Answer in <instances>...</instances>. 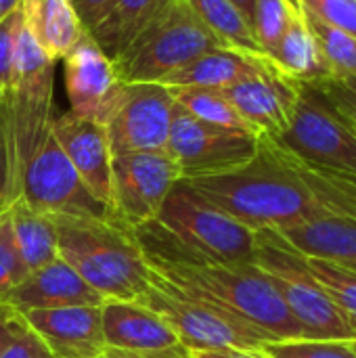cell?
<instances>
[{"instance_id":"obj_1","label":"cell","mask_w":356,"mask_h":358,"mask_svg":"<svg viewBox=\"0 0 356 358\" xmlns=\"http://www.w3.org/2000/svg\"><path fill=\"white\" fill-rule=\"evenodd\" d=\"M212 206L254 231H281L329 216L298 162L275 138L260 136L256 155L227 172L185 180Z\"/></svg>"},{"instance_id":"obj_2","label":"cell","mask_w":356,"mask_h":358,"mask_svg":"<svg viewBox=\"0 0 356 358\" xmlns=\"http://www.w3.org/2000/svg\"><path fill=\"white\" fill-rule=\"evenodd\" d=\"M59 258L103 300L141 302L151 289V268L134 229L118 218L52 214Z\"/></svg>"},{"instance_id":"obj_3","label":"cell","mask_w":356,"mask_h":358,"mask_svg":"<svg viewBox=\"0 0 356 358\" xmlns=\"http://www.w3.org/2000/svg\"><path fill=\"white\" fill-rule=\"evenodd\" d=\"M55 67L57 61L44 55L23 25L17 42L13 84L0 99L8 143L10 201L19 199L25 166L52 132Z\"/></svg>"},{"instance_id":"obj_4","label":"cell","mask_w":356,"mask_h":358,"mask_svg":"<svg viewBox=\"0 0 356 358\" xmlns=\"http://www.w3.org/2000/svg\"><path fill=\"white\" fill-rule=\"evenodd\" d=\"M227 48L195 17L185 0H168L147 27L113 59L122 84L155 82L191 63L193 59Z\"/></svg>"},{"instance_id":"obj_5","label":"cell","mask_w":356,"mask_h":358,"mask_svg":"<svg viewBox=\"0 0 356 358\" xmlns=\"http://www.w3.org/2000/svg\"><path fill=\"white\" fill-rule=\"evenodd\" d=\"M256 237L258 245L254 264H258L269 275L287 310L302 327L304 338L355 342L353 329L336 308L329 294L313 275L308 258L294 250L279 233L271 229L256 231Z\"/></svg>"},{"instance_id":"obj_6","label":"cell","mask_w":356,"mask_h":358,"mask_svg":"<svg viewBox=\"0 0 356 358\" xmlns=\"http://www.w3.org/2000/svg\"><path fill=\"white\" fill-rule=\"evenodd\" d=\"M155 222L187 250L225 264L254 262L256 231L204 199L185 180L166 197Z\"/></svg>"},{"instance_id":"obj_7","label":"cell","mask_w":356,"mask_h":358,"mask_svg":"<svg viewBox=\"0 0 356 358\" xmlns=\"http://www.w3.org/2000/svg\"><path fill=\"white\" fill-rule=\"evenodd\" d=\"M141 304L157 313L176 334L180 346H185L187 350H260L269 342L260 331H256L235 315L197 296L180 292L153 271L151 289L141 300Z\"/></svg>"},{"instance_id":"obj_8","label":"cell","mask_w":356,"mask_h":358,"mask_svg":"<svg viewBox=\"0 0 356 358\" xmlns=\"http://www.w3.org/2000/svg\"><path fill=\"white\" fill-rule=\"evenodd\" d=\"M275 141L313 168L356 178L355 128L308 84H300L290 124Z\"/></svg>"},{"instance_id":"obj_9","label":"cell","mask_w":356,"mask_h":358,"mask_svg":"<svg viewBox=\"0 0 356 358\" xmlns=\"http://www.w3.org/2000/svg\"><path fill=\"white\" fill-rule=\"evenodd\" d=\"M174 107L172 92L162 84L120 82L99 117L107 130L111 153L168 151Z\"/></svg>"},{"instance_id":"obj_10","label":"cell","mask_w":356,"mask_h":358,"mask_svg":"<svg viewBox=\"0 0 356 358\" xmlns=\"http://www.w3.org/2000/svg\"><path fill=\"white\" fill-rule=\"evenodd\" d=\"M260 136L206 124L174 107L168 153L180 170V180L218 174L250 162L258 151Z\"/></svg>"},{"instance_id":"obj_11","label":"cell","mask_w":356,"mask_h":358,"mask_svg":"<svg viewBox=\"0 0 356 358\" xmlns=\"http://www.w3.org/2000/svg\"><path fill=\"white\" fill-rule=\"evenodd\" d=\"M19 197L46 214L113 218L109 208L88 191L52 132L25 166Z\"/></svg>"},{"instance_id":"obj_12","label":"cell","mask_w":356,"mask_h":358,"mask_svg":"<svg viewBox=\"0 0 356 358\" xmlns=\"http://www.w3.org/2000/svg\"><path fill=\"white\" fill-rule=\"evenodd\" d=\"M113 218L138 229L157 218L166 197L180 180V170L168 151H136L113 155Z\"/></svg>"},{"instance_id":"obj_13","label":"cell","mask_w":356,"mask_h":358,"mask_svg":"<svg viewBox=\"0 0 356 358\" xmlns=\"http://www.w3.org/2000/svg\"><path fill=\"white\" fill-rule=\"evenodd\" d=\"M52 134L88 191L113 214V153L105 126L99 120L67 111L55 115Z\"/></svg>"},{"instance_id":"obj_14","label":"cell","mask_w":356,"mask_h":358,"mask_svg":"<svg viewBox=\"0 0 356 358\" xmlns=\"http://www.w3.org/2000/svg\"><path fill=\"white\" fill-rule=\"evenodd\" d=\"M220 92L260 136L277 138L290 124L300 84L273 67L239 80Z\"/></svg>"},{"instance_id":"obj_15","label":"cell","mask_w":356,"mask_h":358,"mask_svg":"<svg viewBox=\"0 0 356 358\" xmlns=\"http://www.w3.org/2000/svg\"><path fill=\"white\" fill-rule=\"evenodd\" d=\"M55 358H101L107 352L101 306H69L23 313Z\"/></svg>"},{"instance_id":"obj_16","label":"cell","mask_w":356,"mask_h":358,"mask_svg":"<svg viewBox=\"0 0 356 358\" xmlns=\"http://www.w3.org/2000/svg\"><path fill=\"white\" fill-rule=\"evenodd\" d=\"M65 90L73 113L99 120L120 80L113 61L86 31L63 57Z\"/></svg>"},{"instance_id":"obj_17","label":"cell","mask_w":356,"mask_h":358,"mask_svg":"<svg viewBox=\"0 0 356 358\" xmlns=\"http://www.w3.org/2000/svg\"><path fill=\"white\" fill-rule=\"evenodd\" d=\"M15 310H48L69 306H101L105 300L97 294L65 260L57 258L50 264L31 271L17 287L0 298Z\"/></svg>"},{"instance_id":"obj_18","label":"cell","mask_w":356,"mask_h":358,"mask_svg":"<svg viewBox=\"0 0 356 358\" xmlns=\"http://www.w3.org/2000/svg\"><path fill=\"white\" fill-rule=\"evenodd\" d=\"M101 313L107 350L153 355L180 346L170 325L141 302L105 300Z\"/></svg>"},{"instance_id":"obj_19","label":"cell","mask_w":356,"mask_h":358,"mask_svg":"<svg viewBox=\"0 0 356 358\" xmlns=\"http://www.w3.org/2000/svg\"><path fill=\"white\" fill-rule=\"evenodd\" d=\"M275 233L304 256L325 258L356 273V220L319 216Z\"/></svg>"},{"instance_id":"obj_20","label":"cell","mask_w":356,"mask_h":358,"mask_svg":"<svg viewBox=\"0 0 356 358\" xmlns=\"http://www.w3.org/2000/svg\"><path fill=\"white\" fill-rule=\"evenodd\" d=\"M275 63L248 57L243 52L231 50V48H216L210 50L191 63L183 65L168 78H164L159 84L166 88H212L222 90L239 80H245L250 76H256L260 71L273 69Z\"/></svg>"},{"instance_id":"obj_21","label":"cell","mask_w":356,"mask_h":358,"mask_svg":"<svg viewBox=\"0 0 356 358\" xmlns=\"http://www.w3.org/2000/svg\"><path fill=\"white\" fill-rule=\"evenodd\" d=\"M23 25L52 61L63 59L86 34L69 0H21Z\"/></svg>"},{"instance_id":"obj_22","label":"cell","mask_w":356,"mask_h":358,"mask_svg":"<svg viewBox=\"0 0 356 358\" xmlns=\"http://www.w3.org/2000/svg\"><path fill=\"white\" fill-rule=\"evenodd\" d=\"M271 59L275 67L296 84H315L329 76L327 63L321 55L308 19L298 6L292 13L290 23Z\"/></svg>"},{"instance_id":"obj_23","label":"cell","mask_w":356,"mask_h":358,"mask_svg":"<svg viewBox=\"0 0 356 358\" xmlns=\"http://www.w3.org/2000/svg\"><path fill=\"white\" fill-rule=\"evenodd\" d=\"M8 214L17 250L29 273L59 258L57 224L52 214L34 210L21 197L8 206Z\"/></svg>"},{"instance_id":"obj_24","label":"cell","mask_w":356,"mask_h":358,"mask_svg":"<svg viewBox=\"0 0 356 358\" xmlns=\"http://www.w3.org/2000/svg\"><path fill=\"white\" fill-rule=\"evenodd\" d=\"M195 17L220 40L222 46L243 52L254 59L269 61L256 42L250 19L241 13V8L233 0H185ZM273 61V59H271Z\"/></svg>"},{"instance_id":"obj_25","label":"cell","mask_w":356,"mask_h":358,"mask_svg":"<svg viewBox=\"0 0 356 358\" xmlns=\"http://www.w3.org/2000/svg\"><path fill=\"white\" fill-rule=\"evenodd\" d=\"M168 0H113L107 17L88 31L113 61L164 8Z\"/></svg>"},{"instance_id":"obj_26","label":"cell","mask_w":356,"mask_h":358,"mask_svg":"<svg viewBox=\"0 0 356 358\" xmlns=\"http://www.w3.org/2000/svg\"><path fill=\"white\" fill-rule=\"evenodd\" d=\"M172 92V99L176 105H180L185 111H189L193 117L218 126V128H227V130H239V132H248L254 136H260L241 115L239 111L225 99V94L220 90H212V88H168Z\"/></svg>"},{"instance_id":"obj_27","label":"cell","mask_w":356,"mask_h":358,"mask_svg":"<svg viewBox=\"0 0 356 358\" xmlns=\"http://www.w3.org/2000/svg\"><path fill=\"white\" fill-rule=\"evenodd\" d=\"M306 258L313 275L329 294L336 308L340 310V315L344 317V321L348 323L356 338V273L325 258H311V256Z\"/></svg>"},{"instance_id":"obj_28","label":"cell","mask_w":356,"mask_h":358,"mask_svg":"<svg viewBox=\"0 0 356 358\" xmlns=\"http://www.w3.org/2000/svg\"><path fill=\"white\" fill-rule=\"evenodd\" d=\"M306 19L317 38L321 55L327 63L329 76H336V78L356 76V36L342 31L338 27H332L323 21H317L308 15Z\"/></svg>"},{"instance_id":"obj_29","label":"cell","mask_w":356,"mask_h":358,"mask_svg":"<svg viewBox=\"0 0 356 358\" xmlns=\"http://www.w3.org/2000/svg\"><path fill=\"white\" fill-rule=\"evenodd\" d=\"M296 10L294 0H256L252 13V29L256 42L260 44L266 57L273 55L277 48L292 13Z\"/></svg>"},{"instance_id":"obj_30","label":"cell","mask_w":356,"mask_h":358,"mask_svg":"<svg viewBox=\"0 0 356 358\" xmlns=\"http://www.w3.org/2000/svg\"><path fill=\"white\" fill-rule=\"evenodd\" d=\"M260 352L266 358H356L353 340H285L266 342Z\"/></svg>"},{"instance_id":"obj_31","label":"cell","mask_w":356,"mask_h":358,"mask_svg":"<svg viewBox=\"0 0 356 358\" xmlns=\"http://www.w3.org/2000/svg\"><path fill=\"white\" fill-rule=\"evenodd\" d=\"M29 275L13 235L8 208L0 212V298Z\"/></svg>"},{"instance_id":"obj_32","label":"cell","mask_w":356,"mask_h":358,"mask_svg":"<svg viewBox=\"0 0 356 358\" xmlns=\"http://www.w3.org/2000/svg\"><path fill=\"white\" fill-rule=\"evenodd\" d=\"M308 17L356 36V0H294Z\"/></svg>"},{"instance_id":"obj_33","label":"cell","mask_w":356,"mask_h":358,"mask_svg":"<svg viewBox=\"0 0 356 358\" xmlns=\"http://www.w3.org/2000/svg\"><path fill=\"white\" fill-rule=\"evenodd\" d=\"M308 86H313L356 132V76H327Z\"/></svg>"},{"instance_id":"obj_34","label":"cell","mask_w":356,"mask_h":358,"mask_svg":"<svg viewBox=\"0 0 356 358\" xmlns=\"http://www.w3.org/2000/svg\"><path fill=\"white\" fill-rule=\"evenodd\" d=\"M23 29V13L21 6L0 19V84L8 90L15 73V57L17 42Z\"/></svg>"},{"instance_id":"obj_35","label":"cell","mask_w":356,"mask_h":358,"mask_svg":"<svg viewBox=\"0 0 356 358\" xmlns=\"http://www.w3.org/2000/svg\"><path fill=\"white\" fill-rule=\"evenodd\" d=\"M0 358H55L48 346L42 342V338L25 325L21 331H17L10 342L2 348Z\"/></svg>"},{"instance_id":"obj_36","label":"cell","mask_w":356,"mask_h":358,"mask_svg":"<svg viewBox=\"0 0 356 358\" xmlns=\"http://www.w3.org/2000/svg\"><path fill=\"white\" fill-rule=\"evenodd\" d=\"M113 0H69L71 8L76 10L82 27L86 31H92L109 13Z\"/></svg>"},{"instance_id":"obj_37","label":"cell","mask_w":356,"mask_h":358,"mask_svg":"<svg viewBox=\"0 0 356 358\" xmlns=\"http://www.w3.org/2000/svg\"><path fill=\"white\" fill-rule=\"evenodd\" d=\"M10 166H8V143L0 111V212L10 206Z\"/></svg>"},{"instance_id":"obj_38","label":"cell","mask_w":356,"mask_h":358,"mask_svg":"<svg viewBox=\"0 0 356 358\" xmlns=\"http://www.w3.org/2000/svg\"><path fill=\"white\" fill-rule=\"evenodd\" d=\"M25 319L19 310L8 306L6 302L0 300V352L2 348L10 342V338L25 327Z\"/></svg>"},{"instance_id":"obj_39","label":"cell","mask_w":356,"mask_h":358,"mask_svg":"<svg viewBox=\"0 0 356 358\" xmlns=\"http://www.w3.org/2000/svg\"><path fill=\"white\" fill-rule=\"evenodd\" d=\"M189 358H266L260 350L216 348V350H189Z\"/></svg>"},{"instance_id":"obj_40","label":"cell","mask_w":356,"mask_h":358,"mask_svg":"<svg viewBox=\"0 0 356 358\" xmlns=\"http://www.w3.org/2000/svg\"><path fill=\"white\" fill-rule=\"evenodd\" d=\"M101 358H189V350L185 346H176L172 350L153 352V355H132V352H120V350H107Z\"/></svg>"},{"instance_id":"obj_41","label":"cell","mask_w":356,"mask_h":358,"mask_svg":"<svg viewBox=\"0 0 356 358\" xmlns=\"http://www.w3.org/2000/svg\"><path fill=\"white\" fill-rule=\"evenodd\" d=\"M21 6V0H0V19Z\"/></svg>"},{"instance_id":"obj_42","label":"cell","mask_w":356,"mask_h":358,"mask_svg":"<svg viewBox=\"0 0 356 358\" xmlns=\"http://www.w3.org/2000/svg\"><path fill=\"white\" fill-rule=\"evenodd\" d=\"M239 8H241V13L250 19V23H252V13H254V2L256 0H233Z\"/></svg>"},{"instance_id":"obj_43","label":"cell","mask_w":356,"mask_h":358,"mask_svg":"<svg viewBox=\"0 0 356 358\" xmlns=\"http://www.w3.org/2000/svg\"><path fill=\"white\" fill-rule=\"evenodd\" d=\"M4 92H6V88H4V86H2V84H0V99H2V96H4Z\"/></svg>"},{"instance_id":"obj_44","label":"cell","mask_w":356,"mask_h":358,"mask_svg":"<svg viewBox=\"0 0 356 358\" xmlns=\"http://www.w3.org/2000/svg\"><path fill=\"white\" fill-rule=\"evenodd\" d=\"M355 348H356V340H355Z\"/></svg>"}]
</instances>
